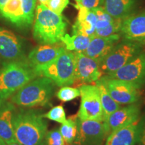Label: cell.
<instances>
[{"label": "cell", "mask_w": 145, "mask_h": 145, "mask_svg": "<svg viewBox=\"0 0 145 145\" xmlns=\"http://www.w3.org/2000/svg\"><path fill=\"white\" fill-rule=\"evenodd\" d=\"M108 77L135 85L139 89L145 86V52L141 51L129 62Z\"/></svg>", "instance_id": "cell-11"}, {"label": "cell", "mask_w": 145, "mask_h": 145, "mask_svg": "<svg viewBox=\"0 0 145 145\" xmlns=\"http://www.w3.org/2000/svg\"><path fill=\"white\" fill-rule=\"evenodd\" d=\"M75 56V79L86 83H95L102 77L99 64L82 52H74Z\"/></svg>", "instance_id": "cell-12"}, {"label": "cell", "mask_w": 145, "mask_h": 145, "mask_svg": "<svg viewBox=\"0 0 145 145\" xmlns=\"http://www.w3.org/2000/svg\"><path fill=\"white\" fill-rule=\"evenodd\" d=\"M38 76L50 79L59 87L71 86L75 81V56L65 50L53 61L34 67Z\"/></svg>", "instance_id": "cell-5"}, {"label": "cell", "mask_w": 145, "mask_h": 145, "mask_svg": "<svg viewBox=\"0 0 145 145\" xmlns=\"http://www.w3.org/2000/svg\"><path fill=\"white\" fill-rule=\"evenodd\" d=\"M69 4V0H49L46 6L54 13L62 15L63 12Z\"/></svg>", "instance_id": "cell-30"}, {"label": "cell", "mask_w": 145, "mask_h": 145, "mask_svg": "<svg viewBox=\"0 0 145 145\" xmlns=\"http://www.w3.org/2000/svg\"><path fill=\"white\" fill-rule=\"evenodd\" d=\"M40 145H46V144H45V143H43V142H42L41 144H40Z\"/></svg>", "instance_id": "cell-38"}, {"label": "cell", "mask_w": 145, "mask_h": 145, "mask_svg": "<svg viewBox=\"0 0 145 145\" xmlns=\"http://www.w3.org/2000/svg\"><path fill=\"white\" fill-rule=\"evenodd\" d=\"M90 40L91 37L81 34L70 36L69 34H65L61 39L65 49L72 52H83L88 47Z\"/></svg>", "instance_id": "cell-22"}, {"label": "cell", "mask_w": 145, "mask_h": 145, "mask_svg": "<svg viewBox=\"0 0 145 145\" xmlns=\"http://www.w3.org/2000/svg\"><path fill=\"white\" fill-rule=\"evenodd\" d=\"M16 140L22 145H40L47 132V122L42 115L28 110L13 115Z\"/></svg>", "instance_id": "cell-2"}, {"label": "cell", "mask_w": 145, "mask_h": 145, "mask_svg": "<svg viewBox=\"0 0 145 145\" xmlns=\"http://www.w3.org/2000/svg\"><path fill=\"white\" fill-rule=\"evenodd\" d=\"M75 1H76V3H77V6H76V8H77V9L79 8V7L81 6V0H75Z\"/></svg>", "instance_id": "cell-34"}, {"label": "cell", "mask_w": 145, "mask_h": 145, "mask_svg": "<svg viewBox=\"0 0 145 145\" xmlns=\"http://www.w3.org/2000/svg\"><path fill=\"white\" fill-rule=\"evenodd\" d=\"M65 145H81V144H78V143H76V142H73L72 143V144H67V143H65Z\"/></svg>", "instance_id": "cell-37"}, {"label": "cell", "mask_w": 145, "mask_h": 145, "mask_svg": "<svg viewBox=\"0 0 145 145\" xmlns=\"http://www.w3.org/2000/svg\"><path fill=\"white\" fill-rule=\"evenodd\" d=\"M77 137L75 142L81 145H103L110 132L105 122L81 120L77 116Z\"/></svg>", "instance_id": "cell-10"}, {"label": "cell", "mask_w": 145, "mask_h": 145, "mask_svg": "<svg viewBox=\"0 0 145 145\" xmlns=\"http://www.w3.org/2000/svg\"><path fill=\"white\" fill-rule=\"evenodd\" d=\"M120 33L124 39L144 44L145 12L123 20Z\"/></svg>", "instance_id": "cell-16"}, {"label": "cell", "mask_w": 145, "mask_h": 145, "mask_svg": "<svg viewBox=\"0 0 145 145\" xmlns=\"http://www.w3.org/2000/svg\"><path fill=\"white\" fill-rule=\"evenodd\" d=\"M101 3V0H81V5L89 10L100 6Z\"/></svg>", "instance_id": "cell-32"}, {"label": "cell", "mask_w": 145, "mask_h": 145, "mask_svg": "<svg viewBox=\"0 0 145 145\" xmlns=\"http://www.w3.org/2000/svg\"><path fill=\"white\" fill-rule=\"evenodd\" d=\"M38 76L28 61H9L0 69V101L12 97Z\"/></svg>", "instance_id": "cell-3"}, {"label": "cell", "mask_w": 145, "mask_h": 145, "mask_svg": "<svg viewBox=\"0 0 145 145\" xmlns=\"http://www.w3.org/2000/svg\"><path fill=\"white\" fill-rule=\"evenodd\" d=\"M75 24L72 26V34H81L91 38L95 35L97 17L92 10L81 5Z\"/></svg>", "instance_id": "cell-19"}, {"label": "cell", "mask_w": 145, "mask_h": 145, "mask_svg": "<svg viewBox=\"0 0 145 145\" xmlns=\"http://www.w3.org/2000/svg\"><path fill=\"white\" fill-rule=\"evenodd\" d=\"M97 17V23H96V30L104 28L111 24L115 18H114L110 14L107 13L104 9L101 6L92 9Z\"/></svg>", "instance_id": "cell-26"}, {"label": "cell", "mask_w": 145, "mask_h": 145, "mask_svg": "<svg viewBox=\"0 0 145 145\" xmlns=\"http://www.w3.org/2000/svg\"><path fill=\"white\" fill-rule=\"evenodd\" d=\"M57 98L59 100L67 102L73 100L80 96V91L79 89L72 87L63 86L58 91L57 94Z\"/></svg>", "instance_id": "cell-27"}, {"label": "cell", "mask_w": 145, "mask_h": 145, "mask_svg": "<svg viewBox=\"0 0 145 145\" xmlns=\"http://www.w3.org/2000/svg\"><path fill=\"white\" fill-rule=\"evenodd\" d=\"M8 145H22V144H20L19 142H18L16 140V141H14V142L10 143V144H9Z\"/></svg>", "instance_id": "cell-35"}, {"label": "cell", "mask_w": 145, "mask_h": 145, "mask_svg": "<svg viewBox=\"0 0 145 145\" xmlns=\"http://www.w3.org/2000/svg\"><path fill=\"white\" fill-rule=\"evenodd\" d=\"M36 0H0V16L18 28H28L35 16Z\"/></svg>", "instance_id": "cell-6"}, {"label": "cell", "mask_w": 145, "mask_h": 145, "mask_svg": "<svg viewBox=\"0 0 145 145\" xmlns=\"http://www.w3.org/2000/svg\"><path fill=\"white\" fill-rule=\"evenodd\" d=\"M95 83L99 88L103 114H104V120L105 121L113 112L120 108V105L116 102L112 98L111 96L106 91V88L101 83L98 81H96Z\"/></svg>", "instance_id": "cell-23"}, {"label": "cell", "mask_w": 145, "mask_h": 145, "mask_svg": "<svg viewBox=\"0 0 145 145\" xmlns=\"http://www.w3.org/2000/svg\"><path fill=\"white\" fill-rule=\"evenodd\" d=\"M0 145H8V144H7L6 143H5L4 141H3L2 139L0 138Z\"/></svg>", "instance_id": "cell-36"}, {"label": "cell", "mask_w": 145, "mask_h": 145, "mask_svg": "<svg viewBox=\"0 0 145 145\" xmlns=\"http://www.w3.org/2000/svg\"><path fill=\"white\" fill-rule=\"evenodd\" d=\"M66 50L57 44H42L34 48L28 54V62L32 67L40 66L53 61Z\"/></svg>", "instance_id": "cell-17"}, {"label": "cell", "mask_w": 145, "mask_h": 145, "mask_svg": "<svg viewBox=\"0 0 145 145\" xmlns=\"http://www.w3.org/2000/svg\"><path fill=\"white\" fill-rule=\"evenodd\" d=\"M144 44H145V42H144Z\"/></svg>", "instance_id": "cell-39"}, {"label": "cell", "mask_w": 145, "mask_h": 145, "mask_svg": "<svg viewBox=\"0 0 145 145\" xmlns=\"http://www.w3.org/2000/svg\"><path fill=\"white\" fill-rule=\"evenodd\" d=\"M0 57L9 61L24 60L22 40L14 32L0 27Z\"/></svg>", "instance_id": "cell-13"}, {"label": "cell", "mask_w": 145, "mask_h": 145, "mask_svg": "<svg viewBox=\"0 0 145 145\" xmlns=\"http://www.w3.org/2000/svg\"><path fill=\"white\" fill-rule=\"evenodd\" d=\"M44 139L46 145H65V142L59 129H54L47 132Z\"/></svg>", "instance_id": "cell-29"}, {"label": "cell", "mask_w": 145, "mask_h": 145, "mask_svg": "<svg viewBox=\"0 0 145 145\" xmlns=\"http://www.w3.org/2000/svg\"><path fill=\"white\" fill-rule=\"evenodd\" d=\"M138 120L128 126L118 128L109 134L104 145H136L138 136Z\"/></svg>", "instance_id": "cell-18"}, {"label": "cell", "mask_w": 145, "mask_h": 145, "mask_svg": "<svg viewBox=\"0 0 145 145\" xmlns=\"http://www.w3.org/2000/svg\"><path fill=\"white\" fill-rule=\"evenodd\" d=\"M120 39V35L118 34L105 37L94 35L91 38L89 44L87 49L82 52L99 64L119 42Z\"/></svg>", "instance_id": "cell-14"}, {"label": "cell", "mask_w": 145, "mask_h": 145, "mask_svg": "<svg viewBox=\"0 0 145 145\" xmlns=\"http://www.w3.org/2000/svg\"><path fill=\"white\" fill-rule=\"evenodd\" d=\"M140 108L138 104H128L113 112L104 121L110 133L114 130L123 128L139 120Z\"/></svg>", "instance_id": "cell-15"}, {"label": "cell", "mask_w": 145, "mask_h": 145, "mask_svg": "<svg viewBox=\"0 0 145 145\" xmlns=\"http://www.w3.org/2000/svg\"><path fill=\"white\" fill-rule=\"evenodd\" d=\"M33 36L42 44H55L66 34L67 22L62 15H58L46 5L36 7Z\"/></svg>", "instance_id": "cell-1"}, {"label": "cell", "mask_w": 145, "mask_h": 145, "mask_svg": "<svg viewBox=\"0 0 145 145\" xmlns=\"http://www.w3.org/2000/svg\"><path fill=\"white\" fill-rule=\"evenodd\" d=\"M39 1H40V3H41V4H43L44 5H46V3H48V1H49V0H39Z\"/></svg>", "instance_id": "cell-33"}, {"label": "cell", "mask_w": 145, "mask_h": 145, "mask_svg": "<svg viewBox=\"0 0 145 145\" xmlns=\"http://www.w3.org/2000/svg\"><path fill=\"white\" fill-rule=\"evenodd\" d=\"M13 115L10 109L0 112V138L7 144L16 141L12 123Z\"/></svg>", "instance_id": "cell-21"}, {"label": "cell", "mask_w": 145, "mask_h": 145, "mask_svg": "<svg viewBox=\"0 0 145 145\" xmlns=\"http://www.w3.org/2000/svg\"><path fill=\"white\" fill-rule=\"evenodd\" d=\"M111 97L120 105H128L138 101L139 88L127 81L104 75L99 79Z\"/></svg>", "instance_id": "cell-9"}, {"label": "cell", "mask_w": 145, "mask_h": 145, "mask_svg": "<svg viewBox=\"0 0 145 145\" xmlns=\"http://www.w3.org/2000/svg\"><path fill=\"white\" fill-rule=\"evenodd\" d=\"M138 0H101L100 6L114 18L125 19L132 16Z\"/></svg>", "instance_id": "cell-20"}, {"label": "cell", "mask_w": 145, "mask_h": 145, "mask_svg": "<svg viewBox=\"0 0 145 145\" xmlns=\"http://www.w3.org/2000/svg\"><path fill=\"white\" fill-rule=\"evenodd\" d=\"M137 143L139 145H145V118L139 120Z\"/></svg>", "instance_id": "cell-31"}, {"label": "cell", "mask_w": 145, "mask_h": 145, "mask_svg": "<svg viewBox=\"0 0 145 145\" xmlns=\"http://www.w3.org/2000/svg\"><path fill=\"white\" fill-rule=\"evenodd\" d=\"M43 118H47L50 120L54 121L61 124H66L67 122V119L66 118V113L63 106H54L47 113L42 115Z\"/></svg>", "instance_id": "cell-25"}, {"label": "cell", "mask_w": 145, "mask_h": 145, "mask_svg": "<svg viewBox=\"0 0 145 145\" xmlns=\"http://www.w3.org/2000/svg\"><path fill=\"white\" fill-rule=\"evenodd\" d=\"M54 83L48 78L40 76L25 85L12 96V102L25 108L44 106L53 95Z\"/></svg>", "instance_id": "cell-4"}, {"label": "cell", "mask_w": 145, "mask_h": 145, "mask_svg": "<svg viewBox=\"0 0 145 145\" xmlns=\"http://www.w3.org/2000/svg\"><path fill=\"white\" fill-rule=\"evenodd\" d=\"M141 51V44L137 42L125 39L121 42H118L99 63L101 72L104 75L113 73Z\"/></svg>", "instance_id": "cell-7"}, {"label": "cell", "mask_w": 145, "mask_h": 145, "mask_svg": "<svg viewBox=\"0 0 145 145\" xmlns=\"http://www.w3.org/2000/svg\"><path fill=\"white\" fill-rule=\"evenodd\" d=\"M123 20L124 19L115 18L114 21L111 24H110L108 26L105 27L104 28L95 30V35L105 37V36H111L112 34H117L118 32H120L121 27H122Z\"/></svg>", "instance_id": "cell-28"}, {"label": "cell", "mask_w": 145, "mask_h": 145, "mask_svg": "<svg viewBox=\"0 0 145 145\" xmlns=\"http://www.w3.org/2000/svg\"><path fill=\"white\" fill-rule=\"evenodd\" d=\"M81 104L78 118L104 122L99 88L96 85L84 84L79 87Z\"/></svg>", "instance_id": "cell-8"}, {"label": "cell", "mask_w": 145, "mask_h": 145, "mask_svg": "<svg viewBox=\"0 0 145 145\" xmlns=\"http://www.w3.org/2000/svg\"><path fill=\"white\" fill-rule=\"evenodd\" d=\"M76 119H77V114L70 116L67 119V122L66 124H62V126L59 128V131L67 144H72L75 142L77 138V124Z\"/></svg>", "instance_id": "cell-24"}]
</instances>
